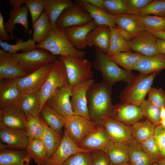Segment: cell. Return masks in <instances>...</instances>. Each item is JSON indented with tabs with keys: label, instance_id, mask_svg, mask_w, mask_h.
<instances>
[{
	"label": "cell",
	"instance_id": "cell-10",
	"mask_svg": "<svg viewBox=\"0 0 165 165\" xmlns=\"http://www.w3.org/2000/svg\"><path fill=\"white\" fill-rule=\"evenodd\" d=\"M116 29L126 40H130L145 31L142 17L137 15L123 14L116 16Z\"/></svg>",
	"mask_w": 165,
	"mask_h": 165
},
{
	"label": "cell",
	"instance_id": "cell-55",
	"mask_svg": "<svg viewBox=\"0 0 165 165\" xmlns=\"http://www.w3.org/2000/svg\"><path fill=\"white\" fill-rule=\"evenodd\" d=\"M81 1L104 9V0H81Z\"/></svg>",
	"mask_w": 165,
	"mask_h": 165
},
{
	"label": "cell",
	"instance_id": "cell-11",
	"mask_svg": "<svg viewBox=\"0 0 165 165\" xmlns=\"http://www.w3.org/2000/svg\"><path fill=\"white\" fill-rule=\"evenodd\" d=\"M53 63L48 64L25 76L16 79L20 94L39 91L50 75Z\"/></svg>",
	"mask_w": 165,
	"mask_h": 165
},
{
	"label": "cell",
	"instance_id": "cell-42",
	"mask_svg": "<svg viewBox=\"0 0 165 165\" xmlns=\"http://www.w3.org/2000/svg\"><path fill=\"white\" fill-rule=\"evenodd\" d=\"M139 107L144 117L156 126L160 125L161 108L145 100H144Z\"/></svg>",
	"mask_w": 165,
	"mask_h": 165
},
{
	"label": "cell",
	"instance_id": "cell-50",
	"mask_svg": "<svg viewBox=\"0 0 165 165\" xmlns=\"http://www.w3.org/2000/svg\"><path fill=\"white\" fill-rule=\"evenodd\" d=\"M152 1V0H124L127 14L136 15L138 12Z\"/></svg>",
	"mask_w": 165,
	"mask_h": 165
},
{
	"label": "cell",
	"instance_id": "cell-52",
	"mask_svg": "<svg viewBox=\"0 0 165 165\" xmlns=\"http://www.w3.org/2000/svg\"><path fill=\"white\" fill-rule=\"evenodd\" d=\"M92 157V165H109V158L103 151H94L91 152Z\"/></svg>",
	"mask_w": 165,
	"mask_h": 165
},
{
	"label": "cell",
	"instance_id": "cell-54",
	"mask_svg": "<svg viewBox=\"0 0 165 165\" xmlns=\"http://www.w3.org/2000/svg\"><path fill=\"white\" fill-rule=\"evenodd\" d=\"M156 40L159 53L165 54V41L157 38Z\"/></svg>",
	"mask_w": 165,
	"mask_h": 165
},
{
	"label": "cell",
	"instance_id": "cell-19",
	"mask_svg": "<svg viewBox=\"0 0 165 165\" xmlns=\"http://www.w3.org/2000/svg\"><path fill=\"white\" fill-rule=\"evenodd\" d=\"M28 75L9 53L0 50V80L16 79Z\"/></svg>",
	"mask_w": 165,
	"mask_h": 165
},
{
	"label": "cell",
	"instance_id": "cell-20",
	"mask_svg": "<svg viewBox=\"0 0 165 165\" xmlns=\"http://www.w3.org/2000/svg\"><path fill=\"white\" fill-rule=\"evenodd\" d=\"M1 142L5 148L10 147L16 148H26L29 141L27 134L25 130L0 126Z\"/></svg>",
	"mask_w": 165,
	"mask_h": 165
},
{
	"label": "cell",
	"instance_id": "cell-16",
	"mask_svg": "<svg viewBox=\"0 0 165 165\" xmlns=\"http://www.w3.org/2000/svg\"><path fill=\"white\" fill-rule=\"evenodd\" d=\"M156 38L149 32L144 31L129 41L130 48L137 53L146 56L160 54L158 51Z\"/></svg>",
	"mask_w": 165,
	"mask_h": 165
},
{
	"label": "cell",
	"instance_id": "cell-32",
	"mask_svg": "<svg viewBox=\"0 0 165 165\" xmlns=\"http://www.w3.org/2000/svg\"><path fill=\"white\" fill-rule=\"evenodd\" d=\"M44 11L52 27H56V22L63 11L75 4L71 0H44Z\"/></svg>",
	"mask_w": 165,
	"mask_h": 165
},
{
	"label": "cell",
	"instance_id": "cell-28",
	"mask_svg": "<svg viewBox=\"0 0 165 165\" xmlns=\"http://www.w3.org/2000/svg\"><path fill=\"white\" fill-rule=\"evenodd\" d=\"M32 159L26 150L7 149L0 143V165H30Z\"/></svg>",
	"mask_w": 165,
	"mask_h": 165
},
{
	"label": "cell",
	"instance_id": "cell-29",
	"mask_svg": "<svg viewBox=\"0 0 165 165\" xmlns=\"http://www.w3.org/2000/svg\"><path fill=\"white\" fill-rule=\"evenodd\" d=\"M78 3L83 9L88 12L98 25H106L111 28H117L115 20L116 16L106 12L104 9L81 0Z\"/></svg>",
	"mask_w": 165,
	"mask_h": 165
},
{
	"label": "cell",
	"instance_id": "cell-47",
	"mask_svg": "<svg viewBox=\"0 0 165 165\" xmlns=\"http://www.w3.org/2000/svg\"><path fill=\"white\" fill-rule=\"evenodd\" d=\"M90 152H79L70 156L62 165H92Z\"/></svg>",
	"mask_w": 165,
	"mask_h": 165
},
{
	"label": "cell",
	"instance_id": "cell-12",
	"mask_svg": "<svg viewBox=\"0 0 165 165\" xmlns=\"http://www.w3.org/2000/svg\"><path fill=\"white\" fill-rule=\"evenodd\" d=\"M93 20L89 13L77 3L64 9L55 24L56 27L64 31L67 28L84 25Z\"/></svg>",
	"mask_w": 165,
	"mask_h": 165
},
{
	"label": "cell",
	"instance_id": "cell-7",
	"mask_svg": "<svg viewBox=\"0 0 165 165\" xmlns=\"http://www.w3.org/2000/svg\"><path fill=\"white\" fill-rule=\"evenodd\" d=\"M68 84L64 64L57 59L53 62L48 78L39 91L40 98L39 115L40 110L48 98L57 89Z\"/></svg>",
	"mask_w": 165,
	"mask_h": 165
},
{
	"label": "cell",
	"instance_id": "cell-59",
	"mask_svg": "<svg viewBox=\"0 0 165 165\" xmlns=\"http://www.w3.org/2000/svg\"><path fill=\"white\" fill-rule=\"evenodd\" d=\"M160 125L165 128V119L161 120Z\"/></svg>",
	"mask_w": 165,
	"mask_h": 165
},
{
	"label": "cell",
	"instance_id": "cell-27",
	"mask_svg": "<svg viewBox=\"0 0 165 165\" xmlns=\"http://www.w3.org/2000/svg\"><path fill=\"white\" fill-rule=\"evenodd\" d=\"M128 143L109 141L103 151L108 156L111 163L113 165H121L129 162Z\"/></svg>",
	"mask_w": 165,
	"mask_h": 165
},
{
	"label": "cell",
	"instance_id": "cell-3",
	"mask_svg": "<svg viewBox=\"0 0 165 165\" xmlns=\"http://www.w3.org/2000/svg\"><path fill=\"white\" fill-rule=\"evenodd\" d=\"M36 48L49 51L54 56H70L84 58L85 52L74 47L68 39L64 31L57 27H52L47 38L36 44Z\"/></svg>",
	"mask_w": 165,
	"mask_h": 165
},
{
	"label": "cell",
	"instance_id": "cell-34",
	"mask_svg": "<svg viewBox=\"0 0 165 165\" xmlns=\"http://www.w3.org/2000/svg\"><path fill=\"white\" fill-rule=\"evenodd\" d=\"M131 126V139L140 144L154 134L156 126L148 119L138 122Z\"/></svg>",
	"mask_w": 165,
	"mask_h": 165
},
{
	"label": "cell",
	"instance_id": "cell-26",
	"mask_svg": "<svg viewBox=\"0 0 165 165\" xmlns=\"http://www.w3.org/2000/svg\"><path fill=\"white\" fill-rule=\"evenodd\" d=\"M165 68V54L146 56L143 55L135 65L134 70L144 75L155 72H159Z\"/></svg>",
	"mask_w": 165,
	"mask_h": 165
},
{
	"label": "cell",
	"instance_id": "cell-18",
	"mask_svg": "<svg viewBox=\"0 0 165 165\" xmlns=\"http://www.w3.org/2000/svg\"><path fill=\"white\" fill-rule=\"evenodd\" d=\"M26 117L18 107L8 105L0 108V126L25 130Z\"/></svg>",
	"mask_w": 165,
	"mask_h": 165
},
{
	"label": "cell",
	"instance_id": "cell-8",
	"mask_svg": "<svg viewBox=\"0 0 165 165\" xmlns=\"http://www.w3.org/2000/svg\"><path fill=\"white\" fill-rule=\"evenodd\" d=\"M99 125L83 117L75 115L66 119L64 127L68 135L78 146L83 139Z\"/></svg>",
	"mask_w": 165,
	"mask_h": 165
},
{
	"label": "cell",
	"instance_id": "cell-33",
	"mask_svg": "<svg viewBox=\"0 0 165 165\" xmlns=\"http://www.w3.org/2000/svg\"><path fill=\"white\" fill-rule=\"evenodd\" d=\"M128 153L129 162L132 165H150L156 162L146 153L140 144L132 139L128 143Z\"/></svg>",
	"mask_w": 165,
	"mask_h": 165
},
{
	"label": "cell",
	"instance_id": "cell-14",
	"mask_svg": "<svg viewBox=\"0 0 165 165\" xmlns=\"http://www.w3.org/2000/svg\"><path fill=\"white\" fill-rule=\"evenodd\" d=\"M24 0H9L12 7L10 11V17L4 25L6 31L8 34L10 33L12 39H15L13 31L16 28L15 24H20L22 25L25 33L29 29L28 20V9L26 5L21 6L24 3Z\"/></svg>",
	"mask_w": 165,
	"mask_h": 165
},
{
	"label": "cell",
	"instance_id": "cell-5",
	"mask_svg": "<svg viewBox=\"0 0 165 165\" xmlns=\"http://www.w3.org/2000/svg\"><path fill=\"white\" fill-rule=\"evenodd\" d=\"M58 60L64 64L69 84L71 87L93 77L92 64L87 59L70 56H59Z\"/></svg>",
	"mask_w": 165,
	"mask_h": 165
},
{
	"label": "cell",
	"instance_id": "cell-9",
	"mask_svg": "<svg viewBox=\"0 0 165 165\" xmlns=\"http://www.w3.org/2000/svg\"><path fill=\"white\" fill-rule=\"evenodd\" d=\"M72 88L68 84L58 89L48 98L45 104L66 119L75 115L70 99Z\"/></svg>",
	"mask_w": 165,
	"mask_h": 165
},
{
	"label": "cell",
	"instance_id": "cell-2",
	"mask_svg": "<svg viewBox=\"0 0 165 165\" xmlns=\"http://www.w3.org/2000/svg\"><path fill=\"white\" fill-rule=\"evenodd\" d=\"M95 57L93 65L102 75L103 81L112 86L120 81L130 82L135 75L131 72L120 68L118 65L108 58L98 48L95 47Z\"/></svg>",
	"mask_w": 165,
	"mask_h": 165
},
{
	"label": "cell",
	"instance_id": "cell-36",
	"mask_svg": "<svg viewBox=\"0 0 165 165\" xmlns=\"http://www.w3.org/2000/svg\"><path fill=\"white\" fill-rule=\"evenodd\" d=\"M32 39L37 44L44 41L47 37L52 28L49 19L44 10L32 25Z\"/></svg>",
	"mask_w": 165,
	"mask_h": 165
},
{
	"label": "cell",
	"instance_id": "cell-45",
	"mask_svg": "<svg viewBox=\"0 0 165 165\" xmlns=\"http://www.w3.org/2000/svg\"><path fill=\"white\" fill-rule=\"evenodd\" d=\"M104 9L115 16L127 14L124 0H104Z\"/></svg>",
	"mask_w": 165,
	"mask_h": 165
},
{
	"label": "cell",
	"instance_id": "cell-41",
	"mask_svg": "<svg viewBox=\"0 0 165 165\" xmlns=\"http://www.w3.org/2000/svg\"><path fill=\"white\" fill-rule=\"evenodd\" d=\"M17 40L13 45L0 40V46L4 50L11 54L17 53L20 51L22 53L27 52L36 48L35 42L31 37L26 41L20 38H17Z\"/></svg>",
	"mask_w": 165,
	"mask_h": 165
},
{
	"label": "cell",
	"instance_id": "cell-40",
	"mask_svg": "<svg viewBox=\"0 0 165 165\" xmlns=\"http://www.w3.org/2000/svg\"><path fill=\"white\" fill-rule=\"evenodd\" d=\"M26 121L25 130L29 142L34 139H41L43 132V127L41 116H34L25 113Z\"/></svg>",
	"mask_w": 165,
	"mask_h": 165
},
{
	"label": "cell",
	"instance_id": "cell-37",
	"mask_svg": "<svg viewBox=\"0 0 165 165\" xmlns=\"http://www.w3.org/2000/svg\"><path fill=\"white\" fill-rule=\"evenodd\" d=\"M26 151L38 165H46L47 151L41 139H35L29 142Z\"/></svg>",
	"mask_w": 165,
	"mask_h": 165
},
{
	"label": "cell",
	"instance_id": "cell-38",
	"mask_svg": "<svg viewBox=\"0 0 165 165\" xmlns=\"http://www.w3.org/2000/svg\"><path fill=\"white\" fill-rule=\"evenodd\" d=\"M129 41L118 32L116 28H111L110 43L107 56L116 55L121 52H130Z\"/></svg>",
	"mask_w": 165,
	"mask_h": 165
},
{
	"label": "cell",
	"instance_id": "cell-56",
	"mask_svg": "<svg viewBox=\"0 0 165 165\" xmlns=\"http://www.w3.org/2000/svg\"><path fill=\"white\" fill-rule=\"evenodd\" d=\"M156 38L165 41V32L159 31H148Z\"/></svg>",
	"mask_w": 165,
	"mask_h": 165
},
{
	"label": "cell",
	"instance_id": "cell-57",
	"mask_svg": "<svg viewBox=\"0 0 165 165\" xmlns=\"http://www.w3.org/2000/svg\"><path fill=\"white\" fill-rule=\"evenodd\" d=\"M160 117L161 120L165 119V107L161 108Z\"/></svg>",
	"mask_w": 165,
	"mask_h": 165
},
{
	"label": "cell",
	"instance_id": "cell-61",
	"mask_svg": "<svg viewBox=\"0 0 165 165\" xmlns=\"http://www.w3.org/2000/svg\"><path fill=\"white\" fill-rule=\"evenodd\" d=\"M150 165H158L157 162H155L152 163Z\"/></svg>",
	"mask_w": 165,
	"mask_h": 165
},
{
	"label": "cell",
	"instance_id": "cell-43",
	"mask_svg": "<svg viewBox=\"0 0 165 165\" xmlns=\"http://www.w3.org/2000/svg\"><path fill=\"white\" fill-rule=\"evenodd\" d=\"M153 15L154 16L165 17V0H156L138 12L136 15L141 17Z\"/></svg>",
	"mask_w": 165,
	"mask_h": 165
},
{
	"label": "cell",
	"instance_id": "cell-39",
	"mask_svg": "<svg viewBox=\"0 0 165 165\" xmlns=\"http://www.w3.org/2000/svg\"><path fill=\"white\" fill-rule=\"evenodd\" d=\"M143 55L139 53L128 52H121L116 55L107 57L125 70L131 72L136 64Z\"/></svg>",
	"mask_w": 165,
	"mask_h": 165
},
{
	"label": "cell",
	"instance_id": "cell-35",
	"mask_svg": "<svg viewBox=\"0 0 165 165\" xmlns=\"http://www.w3.org/2000/svg\"><path fill=\"white\" fill-rule=\"evenodd\" d=\"M40 116L48 126L55 131L62 134V128L66 119L53 110L46 104L41 108Z\"/></svg>",
	"mask_w": 165,
	"mask_h": 165
},
{
	"label": "cell",
	"instance_id": "cell-25",
	"mask_svg": "<svg viewBox=\"0 0 165 165\" xmlns=\"http://www.w3.org/2000/svg\"><path fill=\"white\" fill-rule=\"evenodd\" d=\"M20 90L16 79L0 80V108L8 105L16 106Z\"/></svg>",
	"mask_w": 165,
	"mask_h": 165
},
{
	"label": "cell",
	"instance_id": "cell-31",
	"mask_svg": "<svg viewBox=\"0 0 165 165\" xmlns=\"http://www.w3.org/2000/svg\"><path fill=\"white\" fill-rule=\"evenodd\" d=\"M41 117L43 127V132L41 140L46 148L48 159L54 153L58 148L63 135L51 129L41 116Z\"/></svg>",
	"mask_w": 165,
	"mask_h": 165
},
{
	"label": "cell",
	"instance_id": "cell-60",
	"mask_svg": "<svg viewBox=\"0 0 165 165\" xmlns=\"http://www.w3.org/2000/svg\"><path fill=\"white\" fill-rule=\"evenodd\" d=\"M121 165H132L130 163H129V162L125 163Z\"/></svg>",
	"mask_w": 165,
	"mask_h": 165
},
{
	"label": "cell",
	"instance_id": "cell-13",
	"mask_svg": "<svg viewBox=\"0 0 165 165\" xmlns=\"http://www.w3.org/2000/svg\"><path fill=\"white\" fill-rule=\"evenodd\" d=\"M94 82V80L79 82L72 87L70 101L75 115L90 119L87 99V91Z\"/></svg>",
	"mask_w": 165,
	"mask_h": 165
},
{
	"label": "cell",
	"instance_id": "cell-30",
	"mask_svg": "<svg viewBox=\"0 0 165 165\" xmlns=\"http://www.w3.org/2000/svg\"><path fill=\"white\" fill-rule=\"evenodd\" d=\"M16 106L25 114L39 117L40 98L39 91L20 94Z\"/></svg>",
	"mask_w": 165,
	"mask_h": 165
},
{
	"label": "cell",
	"instance_id": "cell-24",
	"mask_svg": "<svg viewBox=\"0 0 165 165\" xmlns=\"http://www.w3.org/2000/svg\"><path fill=\"white\" fill-rule=\"evenodd\" d=\"M111 28L106 25H98L88 35L86 45L98 48L106 55L109 49Z\"/></svg>",
	"mask_w": 165,
	"mask_h": 165
},
{
	"label": "cell",
	"instance_id": "cell-46",
	"mask_svg": "<svg viewBox=\"0 0 165 165\" xmlns=\"http://www.w3.org/2000/svg\"><path fill=\"white\" fill-rule=\"evenodd\" d=\"M146 153L157 162L163 159L154 136L139 144Z\"/></svg>",
	"mask_w": 165,
	"mask_h": 165
},
{
	"label": "cell",
	"instance_id": "cell-58",
	"mask_svg": "<svg viewBox=\"0 0 165 165\" xmlns=\"http://www.w3.org/2000/svg\"><path fill=\"white\" fill-rule=\"evenodd\" d=\"M157 163L158 165H165V160L163 159H161Z\"/></svg>",
	"mask_w": 165,
	"mask_h": 165
},
{
	"label": "cell",
	"instance_id": "cell-1",
	"mask_svg": "<svg viewBox=\"0 0 165 165\" xmlns=\"http://www.w3.org/2000/svg\"><path fill=\"white\" fill-rule=\"evenodd\" d=\"M112 86L103 81L94 82L87 93L90 119L100 124L106 118L112 117L114 105L112 101Z\"/></svg>",
	"mask_w": 165,
	"mask_h": 165
},
{
	"label": "cell",
	"instance_id": "cell-17",
	"mask_svg": "<svg viewBox=\"0 0 165 165\" xmlns=\"http://www.w3.org/2000/svg\"><path fill=\"white\" fill-rule=\"evenodd\" d=\"M108 134L110 140L129 142L131 140L132 127L112 117L105 119L100 124Z\"/></svg>",
	"mask_w": 165,
	"mask_h": 165
},
{
	"label": "cell",
	"instance_id": "cell-21",
	"mask_svg": "<svg viewBox=\"0 0 165 165\" xmlns=\"http://www.w3.org/2000/svg\"><path fill=\"white\" fill-rule=\"evenodd\" d=\"M139 106L120 102L114 105L112 118L131 126L143 118Z\"/></svg>",
	"mask_w": 165,
	"mask_h": 165
},
{
	"label": "cell",
	"instance_id": "cell-22",
	"mask_svg": "<svg viewBox=\"0 0 165 165\" xmlns=\"http://www.w3.org/2000/svg\"><path fill=\"white\" fill-rule=\"evenodd\" d=\"M98 26L93 20L84 25L67 28L64 31L72 45L78 50H82L87 46L86 40L88 35Z\"/></svg>",
	"mask_w": 165,
	"mask_h": 165
},
{
	"label": "cell",
	"instance_id": "cell-4",
	"mask_svg": "<svg viewBox=\"0 0 165 165\" xmlns=\"http://www.w3.org/2000/svg\"><path fill=\"white\" fill-rule=\"evenodd\" d=\"M158 73L155 72L146 75L140 73L135 75L121 92L119 97L121 102L139 106L145 100L155 77Z\"/></svg>",
	"mask_w": 165,
	"mask_h": 165
},
{
	"label": "cell",
	"instance_id": "cell-6",
	"mask_svg": "<svg viewBox=\"0 0 165 165\" xmlns=\"http://www.w3.org/2000/svg\"><path fill=\"white\" fill-rule=\"evenodd\" d=\"M9 54L28 74L53 62L57 57L48 50L41 48H36L27 52Z\"/></svg>",
	"mask_w": 165,
	"mask_h": 165
},
{
	"label": "cell",
	"instance_id": "cell-62",
	"mask_svg": "<svg viewBox=\"0 0 165 165\" xmlns=\"http://www.w3.org/2000/svg\"><path fill=\"white\" fill-rule=\"evenodd\" d=\"M109 165H113L110 163Z\"/></svg>",
	"mask_w": 165,
	"mask_h": 165
},
{
	"label": "cell",
	"instance_id": "cell-49",
	"mask_svg": "<svg viewBox=\"0 0 165 165\" xmlns=\"http://www.w3.org/2000/svg\"><path fill=\"white\" fill-rule=\"evenodd\" d=\"M148 94V101L160 108L165 107V92L161 88L151 87Z\"/></svg>",
	"mask_w": 165,
	"mask_h": 165
},
{
	"label": "cell",
	"instance_id": "cell-15",
	"mask_svg": "<svg viewBox=\"0 0 165 165\" xmlns=\"http://www.w3.org/2000/svg\"><path fill=\"white\" fill-rule=\"evenodd\" d=\"M79 152H90L75 144L64 131L61 142L54 153L47 159L46 165H62L71 156Z\"/></svg>",
	"mask_w": 165,
	"mask_h": 165
},
{
	"label": "cell",
	"instance_id": "cell-48",
	"mask_svg": "<svg viewBox=\"0 0 165 165\" xmlns=\"http://www.w3.org/2000/svg\"><path fill=\"white\" fill-rule=\"evenodd\" d=\"M24 3L30 12L33 25L44 10V0H24Z\"/></svg>",
	"mask_w": 165,
	"mask_h": 165
},
{
	"label": "cell",
	"instance_id": "cell-23",
	"mask_svg": "<svg viewBox=\"0 0 165 165\" xmlns=\"http://www.w3.org/2000/svg\"><path fill=\"white\" fill-rule=\"evenodd\" d=\"M110 140L105 130L99 124L83 139L78 146L91 152L103 151Z\"/></svg>",
	"mask_w": 165,
	"mask_h": 165
},
{
	"label": "cell",
	"instance_id": "cell-44",
	"mask_svg": "<svg viewBox=\"0 0 165 165\" xmlns=\"http://www.w3.org/2000/svg\"><path fill=\"white\" fill-rule=\"evenodd\" d=\"M145 30L165 32V17L147 15L142 17Z\"/></svg>",
	"mask_w": 165,
	"mask_h": 165
},
{
	"label": "cell",
	"instance_id": "cell-51",
	"mask_svg": "<svg viewBox=\"0 0 165 165\" xmlns=\"http://www.w3.org/2000/svg\"><path fill=\"white\" fill-rule=\"evenodd\" d=\"M153 136L162 158L165 160V128L160 125L156 126Z\"/></svg>",
	"mask_w": 165,
	"mask_h": 165
},
{
	"label": "cell",
	"instance_id": "cell-53",
	"mask_svg": "<svg viewBox=\"0 0 165 165\" xmlns=\"http://www.w3.org/2000/svg\"><path fill=\"white\" fill-rule=\"evenodd\" d=\"M4 22V17L1 12H0V40L2 41L12 39L10 35H9L6 31Z\"/></svg>",
	"mask_w": 165,
	"mask_h": 165
}]
</instances>
